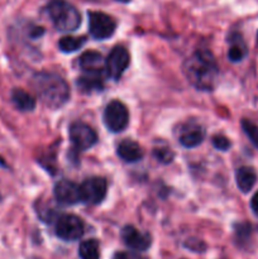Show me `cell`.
I'll list each match as a JSON object with an SVG mask.
<instances>
[{
	"label": "cell",
	"instance_id": "obj_10",
	"mask_svg": "<svg viewBox=\"0 0 258 259\" xmlns=\"http://www.w3.org/2000/svg\"><path fill=\"white\" fill-rule=\"evenodd\" d=\"M56 200L60 202L61 205H75L77 202L82 201L81 200V192L80 186L76 185L75 182L68 181V180H61L55 185V190H53Z\"/></svg>",
	"mask_w": 258,
	"mask_h": 259
},
{
	"label": "cell",
	"instance_id": "obj_8",
	"mask_svg": "<svg viewBox=\"0 0 258 259\" xmlns=\"http://www.w3.org/2000/svg\"><path fill=\"white\" fill-rule=\"evenodd\" d=\"M108 184L103 177H90L80 185L81 200L86 204L98 205L104 200Z\"/></svg>",
	"mask_w": 258,
	"mask_h": 259
},
{
	"label": "cell",
	"instance_id": "obj_18",
	"mask_svg": "<svg viewBox=\"0 0 258 259\" xmlns=\"http://www.w3.org/2000/svg\"><path fill=\"white\" fill-rule=\"evenodd\" d=\"M230 47L228 51V58L232 62H239L247 55V47L243 42L242 37L239 34H234L230 37Z\"/></svg>",
	"mask_w": 258,
	"mask_h": 259
},
{
	"label": "cell",
	"instance_id": "obj_6",
	"mask_svg": "<svg viewBox=\"0 0 258 259\" xmlns=\"http://www.w3.org/2000/svg\"><path fill=\"white\" fill-rule=\"evenodd\" d=\"M89 32L95 39L103 40L111 37L116 29V22L101 12H89Z\"/></svg>",
	"mask_w": 258,
	"mask_h": 259
},
{
	"label": "cell",
	"instance_id": "obj_21",
	"mask_svg": "<svg viewBox=\"0 0 258 259\" xmlns=\"http://www.w3.org/2000/svg\"><path fill=\"white\" fill-rule=\"evenodd\" d=\"M242 128L244 131V133L247 134L248 138L250 139V142L254 144V147L258 148V125H255L252 121L247 120V119H243Z\"/></svg>",
	"mask_w": 258,
	"mask_h": 259
},
{
	"label": "cell",
	"instance_id": "obj_7",
	"mask_svg": "<svg viewBox=\"0 0 258 259\" xmlns=\"http://www.w3.org/2000/svg\"><path fill=\"white\" fill-rule=\"evenodd\" d=\"M68 134H70L73 149L76 151H86L95 146L98 142V136H96L95 131L82 121H75L71 124Z\"/></svg>",
	"mask_w": 258,
	"mask_h": 259
},
{
	"label": "cell",
	"instance_id": "obj_26",
	"mask_svg": "<svg viewBox=\"0 0 258 259\" xmlns=\"http://www.w3.org/2000/svg\"><path fill=\"white\" fill-rule=\"evenodd\" d=\"M116 2H120V3H128V2H131V0H116Z\"/></svg>",
	"mask_w": 258,
	"mask_h": 259
},
{
	"label": "cell",
	"instance_id": "obj_24",
	"mask_svg": "<svg viewBox=\"0 0 258 259\" xmlns=\"http://www.w3.org/2000/svg\"><path fill=\"white\" fill-rule=\"evenodd\" d=\"M114 259H139V258L136 257L134 254H131V253L120 252V253H116V254L114 255Z\"/></svg>",
	"mask_w": 258,
	"mask_h": 259
},
{
	"label": "cell",
	"instance_id": "obj_3",
	"mask_svg": "<svg viewBox=\"0 0 258 259\" xmlns=\"http://www.w3.org/2000/svg\"><path fill=\"white\" fill-rule=\"evenodd\" d=\"M47 12L55 28L60 32H73L80 27V13L66 0H51L47 5Z\"/></svg>",
	"mask_w": 258,
	"mask_h": 259
},
{
	"label": "cell",
	"instance_id": "obj_13",
	"mask_svg": "<svg viewBox=\"0 0 258 259\" xmlns=\"http://www.w3.org/2000/svg\"><path fill=\"white\" fill-rule=\"evenodd\" d=\"M78 65L86 73H101L105 70V60L101 53L96 51H88L82 53L78 60Z\"/></svg>",
	"mask_w": 258,
	"mask_h": 259
},
{
	"label": "cell",
	"instance_id": "obj_27",
	"mask_svg": "<svg viewBox=\"0 0 258 259\" xmlns=\"http://www.w3.org/2000/svg\"><path fill=\"white\" fill-rule=\"evenodd\" d=\"M257 45H258V33H257Z\"/></svg>",
	"mask_w": 258,
	"mask_h": 259
},
{
	"label": "cell",
	"instance_id": "obj_2",
	"mask_svg": "<svg viewBox=\"0 0 258 259\" xmlns=\"http://www.w3.org/2000/svg\"><path fill=\"white\" fill-rule=\"evenodd\" d=\"M33 88L38 99L50 109H60L70 99V88L60 75L38 72L33 76Z\"/></svg>",
	"mask_w": 258,
	"mask_h": 259
},
{
	"label": "cell",
	"instance_id": "obj_20",
	"mask_svg": "<svg viewBox=\"0 0 258 259\" xmlns=\"http://www.w3.org/2000/svg\"><path fill=\"white\" fill-rule=\"evenodd\" d=\"M78 255H80L81 259L100 258V249H99L98 240L89 239L81 243L80 248H78Z\"/></svg>",
	"mask_w": 258,
	"mask_h": 259
},
{
	"label": "cell",
	"instance_id": "obj_1",
	"mask_svg": "<svg viewBox=\"0 0 258 259\" xmlns=\"http://www.w3.org/2000/svg\"><path fill=\"white\" fill-rule=\"evenodd\" d=\"M184 73L197 90L210 91L215 88L219 76L217 61L207 50H197L184 63Z\"/></svg>",
	"mask_w": 258,
	"mask_h": 259
},
{
	"label": "cell",
	"instance_id": "obj_5",
	"mask_svg": "<svg viewBox=\"0 0 258 259\" xmlns=\"http://www.w3.org/2000/svg\"><path fill=\"white\" fill-rule=\"evenodd\" d=\"M82 220L76 215H61L56 222V235L65 242H75L83 235Z\"/></svg>",
	"mask_w": 258,
	"mask_h": 259
},
{
	"label": "cell",
	"instance_id": "obj_9",
	"mask_svg": "<svg viewBox=\"0 0 258 259\" xmlns=\"http://www.w3.org/2000/svg\"><path fill=\"white\" fill-rule=\"evenodd\" d=\"M129 53L121 46H115L105 60V72L113 80H119L129 65Z\"/></svg>",
	"mask_w": 258,
	"mask_h": 259
},
{
	"label": "cell",
	"instance_id": "obj_11",
	"mask_svg": "<svg viewBox=\"0 0 258 259\" xmlns=\"http://www.w3.org/2000/svg\"><path fill=\"white\" fill-rule=\"evenodd\" d=\"M121 239H123L124 244L128 248L133 250H138V252H143L151 247V235L147 233L139 232L137 228L132 227V225H126L121 230Z\"/></svg>",
	"mask_w": 258,
	"mask_h": 259
},
{
	"label": "cell",
	"instance_id": "obj_22",
	"mask_svg": "<svg viewBox=\"0 0 258 259\" xmlns=\"http://www.w3.org/2000/svg\"><path fill=\"white\" fill-rule=\"evenodd\" d=\"M153 154L157 161H159L161 163H169V162H172L175 156L171 148H156L153 151Z\"/></svg>",
	"mask_w": 258,
	"mask_h": 259
},
{
	"label": "cell",
	"instance_id": "obj_12",
	"mask_svg": "<svg viewBox=\"0 0 258 259\" xmlns=\"http://www.w3.org/2000/svg\"><path fill=\"white\" fill-rule=\"evenodd\" d=\"M205 137V131L200 124L195 121L181 125L179 132V142L185 148H195L202 143Z\"/></svg>",
	"mask_w": 258,
	"mask_h": 259
},
{
	"label": "cell",
	"instance_id": "obj_16",
	"mask_svg": "<svg viewBox=\"0 0 258 259\" xmlns=\"http://www.w3.org/2000/svg\"><path fill=\"white\" fill-rule=\"evenodd\" d=\"M78 90L82 91V93L90 94L94 91H100L103 90L104 83L103 78L100 77V73H86L83 76H81L80 78L76 82Z\"/></svg>",
	"mask_w": 258,
	"mask_h": 259
},
{
	"label": "cell",
	"instance_id": "obj_14",
	"mask_svg": "<svg viewBox=\"0 0 258 259\" xmlns=\"http://www.w3.org/2000/svg\"><path fill=\"white\" fill-rule=\"evenodd\" d=\"M116 153L123 161L129 162V163H134L143 158V151H142L141 146L131 139L121 141L116 148Z\"/></svg>",
	"mask_w": 258,
	"mask_h": 259
},
{
	"label": "cell",
	"instance_id": "obj_17",
	"mask_svg": "<svg viewBox=\"0 0 258 259\" xmlns=\"http://www.w3.org/2000/svg\"><path fill=\"white\" fill-rule=\"evenodd\" d=\"M12 101L15 108L22 111H32L35 108V99L22 89L13 90Z\"/></svg>",
	"mask_w": 258,
	"mask_h": 259
},
{
	"label": "cell",
	"instance_id": "obj_23",
	"mask_svg": "<svg viewBox=\"0 0 258 259\" xmlns=\"http://www.w3.org/2000/svg\"><path fill=\"white\" fill-rule=\"evenodd\" d=\"M230 144L232 143H230L229 139H228L227 137L219 136V134L212 137V146H214L217 149H219V151H228Z\"/></svg>",
	"mask_w": 258,
	"mask_h": 259
},
{
	"label": "cell",
	"instance_id": "obj_19",
	"mask_svg": "<svg viewBox=\"0 0 258 259\" xmlns=\"http://www.w3.org/2000/svg\"><path fill=\"white\" fill-rule=\"evenodd\" d=\"M85 43V37H71V35H66V37H62L60 39L58 48L65 53H72L80 50Z\"/></svg>",
	"mask_w": 258,
	"mask_h": 259
},
{
	"label": "cell",
	"instance_id": "obj_15",
	"mask_svg": "<svg viewBox=\"0 0 258 259\" xmlns=\"http://www.w3.org/2000/svg\"><path fill=\"white\" fill-rule=\"evenodd\" d=\"M235 181H237L238 189L242 192H249L257 181V175L254 169L250 167H240L235 172Z\"/></svg>",
	"mask_w": 258,
	"mask_h": 259
},
{
	"label": "cell",
	"instance_id": "obj_4",
	"mask_svg": "<svg viewBox=\"0 0 258 259\" xmlns=\"http://www.w3.org/2000/svg\"><path fill=\"white\" fill-rule=\"evenodd\" d=\"M104 124L111 133H119L126 128L129 123V113L126 106L118 100H113L104 110Z\"/></svg>",
	"mask_w": 258,
	"mask_h": 259
},
{
	"label": "cell",
	"instance_id": "obj_25",
	"mask_svg": "<svg viewBox=\"0 0 258 259\" xmlns=\"http://www.w3.org/2000/svg\"><path fill=\"white\" fill-rule=\"evenodd\" d=\"M250 207H252L253 212L258 217V192H255L254 196L250 200Z\"/></svg>",
	"mask_w": 258,
	"mask_h": 259
}]
</instances>
